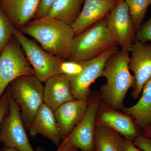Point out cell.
<instances>
[{
  "instance_id": "23",
  "label": "cell",
  "mask_w": 151,
  "mask_h": 151,
  "mask_svg": "<svg viewBox=\"0 0 151 151\" xmlns=\"http://www.w3.org/2000/svg\"><path fill=\"white\" fill-rule=\"evenodd\" d=\"M86 60L73 61L63 60L60 66V74H63L68 78H73L79 75L84 69Z\"/></svg>"
},
{
  "instance_id": "10",
  "label": "cell",
  "mask_w": 151,
  "mask_h": 151,
  "mask_svg": "<svg viewBox=\"0 0 151 151\" xmlns=\"http://www.w3.org/2000/svg\"><path fill=\"white\" fill-rule=\"evenodd\" d=\"M119 50L118 45L113 46L97 57L86 60L84 69L79 75L68 78L75 99L88 100L91 93L90 86L97 78L102 76L105 63L108 58Z\"/></svg>"
},
{
  "instance_id": "28",
  "label": "cell",
  "mask_w": 151,
  "mask_h": 151,
  "mask_svg": "<svg viewBox=\"0 0 151 151\" xmlns=\"http://www.w3.org/2000/svg\"><path fill=\"white\" fill-rule=\"evenodd\" d=\"M122 151H142L135 145L133 141L125 139Z\"/></svg>"
},
{
  "instance_id": "34",
  "label": "cell",
  "mask_w": 151,
  "mask_h": 151,
  "mask_svg": "<svg viewBox=\"0 0 151 151\" xmlns=\"http://www.w3.org/2000/svg\"><path fill=\"white\" fill-rule=\"evenodd\" d=\"M117 1H120V0H117Z\"/></svg>"
},
{
  "instance_id": "14",
  "label": "cell",
  "mask_w": 151,
  "mask_h": 151,
  "mask_svg": "<svg viewBox=\"0 0 151 151\" xmlns=\"http://www.w3.org/2000/svg\"><path fill=\"white\" fill-rule=\"evenodd\" d=\"M88 100L74 99L64 103L55 111V116L62 141L65 139L86 113Z\"/></svg>"
},
{
  "instance_id": "26",
  "label": "cell",
  "mask_w": 151,
  "mask_h": 151,
  "mask_svg": "<svg viewBox=\"0 0 151 151\" xmlns=\"http://www.w3.org/2000/svg\"><path fill=\"white\" fill-rule=\"evenodd\" d=\"M55 1V0H41L38 9L34 19H38L46 16Z\"/></svg>"
},
{
  "instance_id": "12",
  "label": "cell",
  "mask_w": 151,
  "mask_h": 151,
  "mask_svg": "<svg viewBox=\"0 0 151 151\" xmlns=\"http://www.w3.org/2000/svg\"><path fill=\"white\" fill-rule=\"evenodd\" d=\"M130 52L129 69L135 80L131 96L137 99L144 85L151 77V44L135 40Z\"/></svg>"
},
{
  "instance_id": "13",
  "label": "cell",
  "mask_w": 151,
  "mask_h": 151,
  "mask_svg": "<svg viewBox=\"0 0 151 151\" xmlns=\"http://www.w3.org/2000/svg\"><path fill=\"white\" fill-rule=\"evenodd\" d=\"M117 0H85L81 12L71 25L75 35L108 16Z\"/></svg>"
},
{
  "instance_id": "7",
  "label": "cell",
  "mask_w": 151,
  "mask_h": 151,
  "mask_svg": "<svg viewBox=\"0 0 151 151\" xmlns=\"http://www.w3.org/2000/svg\"><path fill=\"white\" fill-rule=\"evenodd\" d=\"M101 101L99 92L90 93L85 114L70 134L60 145L82 151H94L95 120Z\"/></svg>"
},
{
  "instance_id": "4",
  "label": "cell",
  "mask_w": 151,
  "mask_h": 151,
  "mask_svg": "<svg viewBox=\"0 0 151 151\" xmlns=\"http://www.w3.org/2000/svg\"><path fill=\"white\" fill-rule=\"evenodd\" d=\"M35 75H25L15 79L8 86L9 92L20 108L26 129L43 102L44 86Z\"/></svg>"
},
{
  "instance_id": "1",
  "label": "cell",
  "mask_w": 151,
  "mask_h": 151,
  "mask_svg": "<svg viewBox=\"0 0 151 151\" xmlns=\"http://www.w3.org/2000/svg\"><path fill=\"white\" fill-rule=\"evenodd\" d=\"M130 60V51H116L107 60L102 74L106 82L100 88L101 100L118 111H122L125 107L124 99L135 83L134 75L129 69Z\"/></svg>"
},
{
  "instance_id": "9",
  "label": "cell",
  "mask_w": 151,
  "mask_h": 151,
  "mask_svg": "<svg viewBox=\"0 0 151 151\" xmlns=\"http://www.w3.org/2000/svg\"><path fill=\"white\" fill-rule=\"evenodd\" d=\"M107 27L121 50L130 51L136 39V32L125 0L118 1L106 17Z\"/></svg>"
},
{
  "instance_id": "20",
  "label": "cell",
  "mask_w": 151,
  "mask_h": 151,
  "mask_svg": "<svg viewBox=\"0 0 151 151\" xmlns=\"http://www.w3.org/2000/svg\"><path fill=\"white\" fill-rule=\"evenodd\" d=\"M125 140L114 130L105 126L95 125L94 151H122Z\"/></svg>"
},
{
  "instance_id": "22",
  "label": "cell",
  "mask_w": 151,
  "mask_h": 151,
  "mask_svg": "<svg viewBox=\"0 0 151 151\" xmlns=\"http://www.w3.org/2000/svg\"><path fill=\"white\" fill-rule=\"evenodd\" d=\"M14 27L0 7V53H1L13 35Z\"/></svg>"
},
{
  "instance_id": "29",
  "label": "cell",
  "mask_w": 151,
  "mask_h": 151,
  "mask_svg": "<svg viewBox=\"0 0 151 151\" xmlns=\"http://www.w3.org/2000/svg\"><path fill=\"white\" fill-rule=\"evenodd\" d=\"M78 149L60 145L58 149L56 151H78Z\"/></svg>"
},
{
  "instance_id": "8",
  "label": "cell",
  "mask_w": 151,
  "mask_h": 151,
  "mask_svg": "<svg viewBox=\"0 0 151 151\" xmlns=\"http://www.w3.org/2000/svg\"><path fill=\"white\" fill-rule=\"evenodd\" d=\"M9 112L3 119L0 129V142L6 147L20 151H34L29 140L21 115L20 108L11 96L9 89Z\"/></svg>"
},
{
  "instance_id": "30",
  "label": "cell",
  "mask_w": 151,
  "mask_h": 151,
  "mask_svg": "<svg viewBox=\"0 0 151 151\" xmlns=\"http://www.w3.org/2000/svg\"><path fill=\"white\" fill-rule=\"evenodd\" d=\"M142 135L146 137L151 139V125L143 131Z\"/></svg>"
},
{
  "instance_id": "32",
  "label": "cell",
  "mask_w": 151,
  "mask_h": 151,
  "mask_svg": "<svg viewBox=\"0 0 151 151\" xmlns=\"http://www.w3.org/2000/svg\"><path fill=\"white\" fill-rule=\"evenodd\" d=\"M34 151H43V150L41 148L39 147L36 150H35Z\"/></svg>"
},
{
  "instance_id": "24",
  "label": "cell",
  "mask_w": 151,
  "mask_h": 151,
  "mask_svg": "<svg viewBox=\"0 0 151 151\" xmlns=\"http://www.w3.org/2000/svg\"><path fill=\"white\" fill-rule=\"evenodd\" d=\"M135 40L142 42H151V15L147 21L143 23L136 32Z\"/></svg>"
},
{
  "instance_id": "18",
  "label": "cell",
  "mask_w": 151,
  "mask_h": 151,
  "mask_svg": "<svg viewBox=\"0 0 151 151\" xmlns=\"http://www.w3.org/2000/svg\"><path fill=\"white\" fill-rule=\"evenodd\" d=\"M137 103L130 107H124L123 113L132 116L142 132L151 125V77L147 81Z\"/></svg>"
},
{
  "instance_id": "21",
  "label": "cell",
  "mask_w": 151,
  "mask_h": 151,
  "mask_svg": "<svg viewBox=\"0 0 151 151\" xmlns=\"http://www.w3.org/2000/svg\"><path fill=\"white\" fill-rule=\"evenodd\" d=\"M129 8L130 17L132 19L135 31L137 32L145 17L151 0H125Z\"/></svg>"
},
{
  "instance_id": "19",
  "label": "cell",
  "mask_w": 151,
  "mask_h": 151,
  "mask_svg": "<svg viewBox=\"0 0 151 151\" xmlns=\"http://www.w3.org/2000/svg\"><path fill=\"white\" fill-rule=\"evenodd\" d=\"M84 1L55 0L46 16L71 25L81 12Z\"/></svg>"
},
{
  "instance_id": "2",
  "label": "cell",
  "mask_w": 151,
  "mask_h": 151,
  "mask_svg": "<svg viewBox=\"0 0 151 151\" xmlns=\"http://www.w3.org/2000/svg\"><path fill=\"white\" fill-rule=\"evenodd\" d=\"M19 30L37 41L48 53L68 59L75 36L70 25L46 16L31 21Z\"/></svg>"
},
{
  "instance_id": "15",
  "label": "cell",
  "mask_w": 151,
  "mask_h": 151,
  "mask_svg": "<svg viewBox=\"0 0 151 151\" xmlns=\"http://www.w3.org/2000/svg\"><path fill=\"white\" fill-rule=\"evenodd\" d=\"M44 86V103L53 112L64 103L75 99L70 80L63 74L49 78Z\"/></svg>"
},
{
  "instance_id": "11",
  "label": "cell",
  "mask_w": 151,
  "mask_h": 151,
  "mask_svg": "<svg viewBox=\"0 0 151 151\" xmlns=\"http://www.w3.org/2000/svg\"><path fill=\"white\" fill-rule=\"evenodd\" d=\"M95 125L110 128L126 139L133 142L142 135V132L132 116L111 108L102 100L97 110Z\"/></svg>"
},
{
  "instance_id": "25",
  "label": "cell",
  "mask_w": 151,
  "mask_h": 151,
  "mask_svg": "<svg viewBox=\"0 0 151 151\" xmlns=\"http://www.w3.org/2000/svg\"><path fill=\"white\" fill-rule=\"evenodd\" d=\"M9 92L8 89L0 98V129L4 117L9 112Z\"/></svg>"
},
{
  "instance_id": "6",
  "label": "cell",
  "mask_w": 151,
  "mask_h": 151,
  "mask_svg": "<svg viewBox=\"0 0 151 151\" xmlns=\"http://www.w3.org/2000/svg\"><path fill=\"white\" fill-rule=\"evenodd\" d=\"M25 75L35 74L20 44L14 37L13 40H10L0 55V98L12 81Z\"/></svg>"
},
{
  "instance_id": "33",
  "label": "cell",
  "mask_w": 151,
  "mask_h": 151,
  "mask_svg": "<svg viewBox=\"0 0 151 151\" xmlns=\"http://www.w3.org/2000/svg\"><path fill=\"white\" fill-rule=\"evenodd\" d=\"M78 151H82L80 150H78Z\"/></svg>"
},
{
  "instance_id": "3",
  "label": "cell",
  "mask_w": 151,
  "mask_h": 151,
  "mask_svg": "<svg viewBox=\"0 0 151 151\" xmlns=\"http://www.w3.org/2000/svg\"><path fill=\"white\" fill-rule=\"evenodd\" d=\"M116 45L119 46L108 30L105 17L75 36L67 60H89Z\"/></svg>"
},
{
  "instance_id": "17",
  "label": "cell",
  "mask_w": 151,
  "mask_h": 151,
  "mask_svg": "<svg viewBox=\"0 0 151 151\" xmlns=\"http://www.w3.org/2000/svg\"><path fill=\"white\" fill-rule=\"evenodd\" d=\"M28 130L32 137L40 134L56 146L62 142L54 112L45 103L39 109Z\"/></svg>"
},
{
  "instance_id": "27",
  "label": "cell",
  "mask_w": 151,
  "mask_h": 151,
  "mask_svg": "<svg viewBox=\"0 0 151 151\" xmlns=\"http://www.w3.org/2000/svg\"><path fill=\"white\" fill-rule=\"evenodd\" d=\"M135 145L142 151H151V139L141 135L133 141Z\"/></svg>"
},
{
  "instance_id": "5",
  "label": "cell",
  "mask_w": 151,
  "mask_h": 151,
  "mask_svg": "<svg viewBox=\"0 0 151 151\" xmlns=\"http://www.w3.org/2000/svg\"><path fill=\"white\" fill-rule=\"evenodd\" d=\"M13 35L20 44L35 75L42 82H45L49 78L60 74V66L64 60L48 53L15 27Z\"/></svg>"
},
{
  "instance_id": "16",
  "label": "cell",
  "mask_w": 151,
  "mask_h": 151,
  "mask_svg": "<svg viewBox=\"0 0 151 151\" xmlns=\"http://www.w3.org/2000/svg\"><path fill=\"white\" fill-rule=\"evenodd\" d=\"M41 0H0V7L19 30L34 19Z\"/></svg>"
},
{
  "instance_id": "31",
  "label": "cell",
  "mask_w": 151,
  "mask_h": 151,
  "mask_svg": "<svg viewBox=\"0 0 151 151\" xmlns=\"http://www.w3.org/2000/svg\"><path fill=\"white\" fill-rule=\"evenodd\" d=\"M1 151H19V150H18L17 149H15V148H8L6 147H4V148L2 149V150H1Z\"/></svg>"
}]
</instances>
